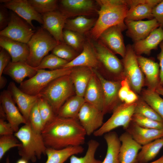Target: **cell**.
<instances>
[{
  "label": "cell",
  "mask_w": 163,
  "mask_h": 163,
  "mask_svg": "<svg viewBox=\"0 0 163 163\" xmlns=\"http://www.w3.org/2000/svg\"><path fill=\"white\" fill-rule=\"evenodd\" d=\"M41 134L47 148L56 149L82 145L87 135L78 120L57 115L45 125Z\"/></svg>",
  "instance_id": "obj_1"
},
{
  "label": "cell",
  "mask_w": 163,
  "mask_h": 163,
  "mask_svg": "<svg viewBox=\"0 0 163 163\" xmlns=\"http://www.w3.org/2000/svg\"><path fill=\"white\" fill-rule=\"evenodd\" d=\"M96 2L100 7L97 11L98 17L89 33L91 38L96 40L107 28L125 24L129 8L127 4H116L112 0H98Z\"/></svg>",
  "instance_id": "obj_2"
},
{
  "label": "cell",
  "mask_w": 163,
  "mask_h": 163,
  "mask_svg": "<svg viewBox=\"0 0 163 163\" xmlns=\"http://www.w3.org/2000/svg\"><path fill=\"white\" fill-rule=\"evenodd\" d=\"M14 134L22 144L18 148L21 158L35 162L41 158L42 154L46 155L47 148L41 133L34 131L28 121Z\"/></svg>",
  "instance_id": "obj_3"
},
{
  "label": "cell",
  "mask_w": 163,
  "mask_h": 163,
  "mask_svg": "<svg viewBox=\"0 0 163 163\" xmlns=\"http://www.w3.org/2000/svg\"><path fill=\"white\" fill-rule=\"evenodd\" d=\"M74 87L70 75H65L52 81L38 95L48 101L57 115L61 106L73 94Z\"/></svg>",
  "instance_id": "obj_4"
},
{
  "label": "cell",
  "mask_w": 163,
  "mask_h": 163,
  "mask_svg": "<svg viewBox=\"0 0 163 163\" xmlns=\"http://www.w3.org/2000/svg\"><path fill=\"white\" fill-rule=\"evenodd\" d=\"M59 43L43 28H39L27 44L30 53L26 62L33 67H37L43 59Z\"/></svg>",
  "instance_id": "obj_5"
},
{
  "label": "cell",
  "mask_w": 163,
  "mask_h": 163,
  "mask_svg": "<svg viewBox=\"0 0 163 163\" xmlns=\"http://www.w3.org/2000/svg\"><path fill=\"white\" fill-rule=\"evenodd\" d=\"M73 68H62L54 70H37L33 77L23 81L19 88L30 95H38L40 91L50 82L62 76L69 75Z\"/></svg>",
  "instance_id": "obj_6"
},
{
  "label": "cell",
  "mask_w": 163,
  "mask_h": 163,
  "mask_svg": "<svg viewBox=\"0 0 163 163\" xmlns=\"http://www.w3.org/2000/svg\"><path fill=\"white\" fill-rule=\"evenodd\" d=\"M122 61L123 78L126 79L133 91L140 93L144 83V77L138 62L137 56L131 45L126 46L125 55Z\"/></svg>",
  "instance_id": "obj_7"
},
{
  "label": "cell",
  "mask_w": 163,
  "mask_h": 163,
  "mask_svg": "<svg viewBox=\"0 0 163 163\" xmlns=\"http://www.w3.org/2000/svg\"><path fill=\"white\" fill-rule=\"evenodd\" d=\"M136 105V102L118 105L113 110L111 117L94 133L93 135L100 136L120 126L126 130L131 121Z\"/></svg>",
  "instance_id": "obj_8"
},
{
  "label": "cell",
  "mask_w": 163,
  "mask_h": 163,
  "mask_svg": "<svg viewBox=\"0 0 163 163\" xmlns=\"http://www.w3.org/2000/svg\"><path fill=\"white\" fill-rule=\"evenodd\" d=\"M7 26L0 31V36L27 44L35 32L24 20L14 12L10 13Z\"/></svg>",
  "instance_id": "obj_9"
},
{
  "label": "cell",
  "mask_w": 163,
  "mask_h": 163,
  "mask_svg": "<svg viewBox=\"0 0 163 163\" xmlns=\"http://www.w3.org/2000/svg\"><path fill=\"white\" fill-rule=\"evenodd\" d=\"M103 112L91 104L85 102L78 116V120L86 135H91L103 125Z\"/></svg>",
  "instance_id": "obj_10"
},
{
  "label": "cell",
  "mask_w": 163,
  "mask_h": 163,
  "mask_svg": "<svg viewBox=\"0 0 163 163\" xmlns=\"http://www.w3.org/2000/svg\"><path fill=\"white\" fill-rule=\"evenodd\" d=\"M126 29L125 24L110 27L104 31L98 40L114 53L123 58L126 53L122 31Z\"/></svg>",
  "instance_id": "obj_11"
},
{
  "label": "cell",
  "mask_w": 163,
  "mask_h": 163,
  "mask_svg": "<svg viewBox=\"0 0 163 163\" xmlns=\"http://www.w3.org/2000/svg\"><path fill=\"white\" fill-rule=\"evenodd\" d=\"M0 2L7 8L12 11L27 22L34 29L32 21L35 20L43 25L41 14L37 12L28 0H2Z\"/></svg>",
  "instance_id": "obj_12"
},
{
  "label": "cell",
  "mask_w": 163,
  "mask_h": 163,
  "mask_svg": "<svg viewBox=\"0 0 163 163\" xmlns=\"http://www.w3.org/2000/svg\"><path fill=\"white\" fill-rule=\"evenodd\" d=\"M68 18L93 14L97 10L94 2L91 0H62L59 10Z\"/></svg>",
  "instance_id": "obj_13"
},
{
  "label": "cell",
  "mask_w": 163,
  "mask_h": 163,
  "mask_svg": "<svg viewBox=\"0 0 163 163\" xmlns=\"http://www.w3.org/2000/svg\"><path fill=\"white\" fill-rule=\"evenodd\" d=\"M161 0H127L129 9L125 21H136L154 18L152 11Z\"/></svg>",
  "instance_id": "obj_14"
},
{
  "label": "cell",
  "mask_w": 163,
  "mask_h": 163,
  "mask_svg": "<svg viewBox=\"0 0 163 163\" xmlns=\"http://www.w3.org/2000/svg\"><path fill=\"white\" fill-rule=\"evenodd\" d=\"M92 70L99 80L102 90L104 99L103 112L104 114L113 111L118 105L116 103L121 86V82L107 80L104 78L97 69H92Z\"/></svg>",
  "instance_id": "obj_15"
},
{
  "label": "cell",
  "mask_w": 163,
  "mask_h": 163,
  "mask_svg": "<svg viewBox=\"0 0 163 163\" xmlns=\"http://www.w3.org/2000/svg\"><path fill=\"white\" fill-rule=\"evenodd\" d=\"M0 100L1 106L5 112L6 118L16 133L19 129L21 124H25L27 122L15 106L12 96L8 90L1 92Z\"/></svg>",
  "instance_id": "obj_16"
},
{
  "label": "cell",
  "mask_w": 163,
  "mask_h": 163,
  "mask_svg": "<svg viewBox=\"0 0 163 163\" xmlns=\"http://www.w3.org/2000/svg\"><path fill=\"white\" fill-rule=\"evenodd\" d=\"M41 15L43 28L58 43L64 42L63 32L67 18L57 10Z\"/></svg>",
  "instance_id": "obj_17"
},
{
  "label": "cell",
  "mask_w": 163,
  "mask_h": 163,
  "mask_svg": "<svg viewBox=\"0 0 163 163\" xmlns=\"http://www.w3.org/2000/svg\"><path fill=\"white\" fill-rule=\"evenodd\" d=\"M100 64L110 72L115 74H123L122 61L114 53L98 41L92 43Z\"/></svg>",
  "instance_id": "obj_18"
},
{
  "label": "cell",
  "mask_w": 163,
  "mask_h": 163,
  "mask_svg": "<svg viewBox=\"0 0 163 163\" xmlns=\"http://www.w3.org/2000/svg\"><path fill=\"white\" fill-rule=\"evenodd\" d=\"M126 34L135 42L142 40L160 26L155 18L147 21H125Z\"/></svg>",
  "instance_id": "obj_19"
},
{
  "label": "cell",
  "mask_w": 163,
  "mask_h": 163,
  "mask_svg": "<svg viewBox=\"0 0 163 163\" xmlns=\"http://www.w3.org/2000/svg\"><path fill=\"white\" fill-rule=\"evenodd\" d=\"M7 90L11 94L20 112L27 122L30 111L37 102L39 96L25 93L18 88L13 82L9 83Z\"/></svg>",
  "instance_id": "obj_20"
},
{
  "label": "cell",
  "mask_w": 163,
  "mask_h": 163,
  "mask_svg": "<svg viewBox=\"0 0 163 163\" xmlns=\"http://www.w3.org/2000/svg\"><path fill=\"white\" fill-rule=\"evenodd\" d=\"M99 65L93 43L88 40L85 41L81 53L63 68L81 66L97 69Z\"/></svg>",
  "instance_id": "obj_21"
},
{
  "label": "cell",
  "mask_w": 163,
  "mask_h": 163,
  "mask_svg": "<svg viewBox=\"0 0 163 163\" xmlns=\"http://www.w3.org/2000/svg\"><path fill=\"white\" fill-rule=\"evenodd\" d=\"M119 139L121 143L119 153L120 163H136L142 145L135 141L126 131L121 134Z\"/></svg>",
  "instance_id": "obj_22"
},
{
  "label": "cell",
  "mask_w": 163,
  "mask_h": 163,
  "mask_svg": "<svg viewBox=\"0 0 163 163\" xmlns=\"http://www.w3.org/2000/svg\"><path fill=\"white\" fill-rule=\"evenodd\" d=\"M137 60L145 76L148 89L155 91L160 85L159 65L153 60L141 55L137 56Z\"/></svg>",
  "instance_id": "obj_23"
},
{
  "label": "cell",
  "mask_w": 163,
  "mask_h": 163,
  "mask_svg": "<svg viewBox=\"0 0 163 163\" xmlns=\"http://www.w3.org/2000/svg\"><path fill=\"white\" fill-rule=\"evenodd\" d=\"M126 130L135 141L142 146L163 138V129L144 128L132 121Z\"/></svg>",
  "instance_id": "obj_24"
},
{
  "label": "cell",
  "mask_w": 163,
  "mask_h": 163,
  "mask_svg": "<svg viewBox=\"0 0 163 163\" xmlns=\"http://www.w3.org/2000/svg\"><path fill=\"white\" fill-rule=\"evenodd\" d=\"M0 46L10 54L11 62L27 61L30 53L27 44L0 36Z\"/></svg>",
  "instance_id": "obj_25"
},
{
  "label": "cell",
  "mask_w": 163,
  "mask_h": 163,
  "mask_svg": "<svg viewBox=\"0 0 163 163\" xmlns=\"http://www.w3.org/2000/svg\"><path fill=\"white\" fill-rule=\"evenodd\" d=\"M163 41V29L160 26L155 29L145 38L135 42L132 46L137 56L149 55L152 50L156 49Z\"/></svg>",
  "instance_id": "obj_26"
},
{
  "label": "cell",
  "mask_w": 163,
  "mask_h": 163,
  "mask_svg": "<svg viewBox=\"0 0 163 163\" xmlns=\"http://www.w3.org/2000/svg\"><path fill=\"white\" fill-rule=\"evenodd\" d=\"M37 70L26 62L11 61L4 70L3 73L10 76L16 82L21 83L27 77L30 78L37 73Z\"/></svg>",
  "instance_id": "obj_27"
},
{
  "label": "cell",
  "mask_w": 163,
  "mask_h": 163,
  "mask_svg": "<svg viewBox=\"0 0 163 163\" xmlns=\"http://www.w3.org/2000/svg\"><path fill=\"white\" fill-rule=\"evenodd\" d=\"M84 98L86 102L103 112L104 107L103 92L99 80L94 72L86 89Z\"/></svg>",
  "instance_id": "obj_28"
},
{
  "label": "cell",
  "mask_w": 163,
  "mask_h": 163,
  "mask_svg": "<svg viewBox=\"0 0 163 163\" xmlns=\"http://www.w3.org/2000/svg\"><path fill=\"white\" fill-rule=\"evenodd\" d=\"M93 74L92 69L85 67H73L69 75L76 95L84 97L86 89Z\"/></svg>",
  "instance_id": "obj_29"
},
{
  "label": "cell",
  "mask_w": 163,
  "mask_h": 163,
  "mask_svg": "<svg viewBox=\"0 0 163 163\" xmlns=\"http://www.w3.org/2000/svg\"><path fill=\"white\" fill-rule=\"evenodd\" d=\"M84 151L82 145L69 146L60 149L47 148L46 152L47 159L45 163H64L72 155L81 154Z\"/></svg>",
  "instance_id": "obj_30"
},
{
  "label": "cell",
  "mask_w": 163,
  "mask_h": 163,
  "mask_svg": "<svg viewBox=\"0 0 163 163\" xmlns=\"http://www.w3.org/2000/svg\"><path fill=\"white\" fill-rule=\"evenodd\" d=\"M107 148L105 157L101 163H120L119 153L121 142L117 134L111 131L104 135Z\"/></svg>",
  "instance_id": "obj_31"
},
{
  "label": "cell",
  "mask_w": 163,
  "mask_h": 163,
  "mask_svg": "<svg viewBox=\"0 0 163 163\" xmlns=\"http://www.w3.org/2000/svg\"><path fill=\"white\" fill-rule=\"evenodd\" d=\"M85 102L84 97L76 95L71 97L61 106L57 115L62 117L78 120L79 113Z\"/></svg>",
  "instance_id": "obj_32"
},
{
  "label": "cell",
  "mask_w": 163,
  "mask_h": 163,
  "mask_svg": "<svg viewBox=\"0 0 163 163\" xmlns=\"http://www.w3.org/2000/svg\"><path fill=\"white\" fill-rule=\"evenodd\" d=\"M97 20L83 15L78 16L73 19H67L64 28L84 35L93 28Z\"/></svg>",
  "instance_id": "obj_33"
},
{
  "label": "cell",
  "mask_w": 163,
  "mask_h": 163,
  "mask_svg": "<svg viewBox=\"0 0 163 163\" xmlns=\"http://www.w3.org/2000/svg\"><path fill=\"white\" fill-rule=\"evenodd\" d=\"M163 147V138L142 146L136 158V163H147L158 155Z\"/></svg>",
  "instance_id": "obj_34"
},
{
  "label": "cell",
  "mask_w": 163,
  "mask_h": 163,
  "mask_svg": "<svg viewBox=\"0 0 163 163\" xmlns=\"http://www.w3.org/2000/svg\"><path fill=\"white\" fill-rule=\"evenodd\" d=\"M100 144L94 139H91L88 142V148L85 155L80 157L73 155L70 158V163H101L102 161L97 159L95 154Z\"/></svg>",
  "instance_id": "obj_35"
},
{
  "label": "cell",
  "mask_w": 163,
  "mask_h": 163,
  "mask_svg": "<svg viewBox=\"0 0 163 163\" xmlns=\"http://www.w3.org/2000/svg\"><path fill=\"white\" fill-rule=\"evenodd\" d=\"M142 97L163 120V99L155 91L148 88L142 91Z\"/></svg>",
  "instance_id": "obj_36"
},
{
  "label": "cell",
  "mask_w": 163,
  "mask_h": 163,
  "mask_svg": "<svg viewBox=\"0 0 163 163\" xmlns=\"http://www.w3.org/2000/svg\"><path fill=\"white\" fill-rule=\"evenodd\" d=\"M63 38L64 43L77 51L82 50L85 41L84 35L67 29L63 30Z\"/></svg>",
  "instance_id": "obj_37"
},
{
  "label": "cell",
  "mask_w": 163,
  "mask_h": 163,
  "mask_svg": "<svg viewBox=\"0 0 163 163\" xmlns=\"http://www.w3.org/2000/svg\"><path fill=\"white\" fill-rule=\"evenodd\" d=\"M69 62L51 53L45 56L35 68L37 70L48 69L54 70L63 68Z\"/></svg>",
  "instance_id": "obj_38"
},
{
  "label": "cell",
  "mask_w": 163,
  "mask_h": 163,
  "mask_svg": "<svg viewBox=\"0 0 163 163\" xmlns=\"http://www.w3.org/2000/svg\"><path fill=\"white\" fill-rule=\"evenodd\" d=\"M134 113L163 122V120L161 117L142 99H139L136 102Z\"/></svg>",
  "instance_id": "obj_39"
},
{
  "label": "cell",
  "mask_w": 163,
  "mask_h": 163,
  "mask_svg": "<svg viewBox=\"0 0 163 163\" xmlns=\"http://www.w3.org/2000/svg\"><path fill=\"white\" fill-rule=\"evenodd\" d=\"M51 51L52 53L69 62L78 55L77 51L64 42L59 43Z\"/></svg>",
  "instance_id": "obj_40"
},
{
  "label": "cell",
  "mask_w": 163,
  "mask_h": 163,
  "mask_svg": "<svg viewBox=\"0 0 163 163\" xmlns=\"http://www.w3.org/2000/svg\"><path fill=\"white\" fill-rule=\"evenodd\" d=\"M35 10L42 14L57 10L58 6L56 0H28Z\"/></svg>",
  "instance_id": "obj_41"
},
{
  "label": "cell",
  "mask_w": 163,
  "mask_h": 163,
  "mask_svg": "<svg viewBox=\"0 0 163 163\" xmlns=\"http://www.w3.org/2000/svg\"><path fill=\"white\" fill-rule=\"evenodd\" d=\"M39 110L44 126L56 116L53 109L45 98L39 96L37 101Z\"/></svg>",
  "instance_id": "obj_42"
},
{
  "label": "cell",
  "mask_w": 163,
  "mask_h": 163,
  "mask_svg": "<svg viewBox=\"0 0 163 163\" xmlns=\"http://www.w3.org/2000/svg\"><path fill=\"white\" fill-rule=\"evenodd\" d=\"M1 136L0 137V159L10 149L21 147L22 144L14 134Z\"/></svg>",
  "instance_id": "obj_43"
},
{
  "label": "cell",
  "mask_w": 163,
  "mask_h": 163,
  "mask_svg": "<svg viewBox=\"0 0 163 163\" xmlns=\"http://www.w3.org/2000/svg\"><path fill=\"white\" fill-rule=\"evenodd\" d=\"M28 121L34 131L41 133L44 126L39 110L37 101L30 111Z\"/></svg>",
  "instance_id": "obj_44"
},
{
  "label": "cell",
  "mask_w": 163,
  "mask_h": 163,
  "mask_svg": "<svg viewBox=\"0 0 163 163\" xmlns=\"http://www.w3.org/2000/svg\"><path fill=\"white\" fill-rule=\"evenodd\" d=\"M131 121L141 127L148 129H163V122L134 113Z\"/></svg>",
  "instance_id": "obj_45"
},
{
  "label": "cell",
  "mask_w": 163,
  "mask_h": 163,
  "mask_svg": "<svg viewBox=\"0 0 163 163\" xmlns=\"http://www.w3.org/2000/svg\"><path fill=\"white\" fill-rule=\"evenodd\" d=\"M152 14L153 18L156 19L160 26L163 29V0L154 8Z\"/></svg>",
  "instance_id": "obj_46"
},
{
  "label": "cell",
  "mask_w": 163,
  "mask_h": 163,
  "mask_svg": "<svg viewBox=\"0 0 163 163\" xmlns=\"http://www.w3.org/2000/svg\"><path fill=\"white\" fill-rule=\"evenodd\" d=\"M10 14L3 5L0 6V30L5 29L8 24L10 20Z\"/></svg>",
  "instance_id": "obj_47"
},
{
  "label": "cell",
  "mask_w": 163,
  "mask_h": 163,
  "mask_svg": "<svg viewBox=\"0 0 163 163\" xmlns=\"http://www.w3.org/2000/svg\"><path fill=\"white\" fill-rule=\"evenodd\" d=\"M1 48L0 52V77L2 76L4 70L11 60L9 53L4 49Z\"/></svg>",
  "instance_id": "obj_48"
},
{
  "label": "cell",
  "mask_w": 163,
  "mask_h": 163,
  "mask_svg": "<svg viewBox=\"0 0 163 163\" xmlns=\"http://www.w3.org/2000/svg\"><path fill=\"white\" fill-rule=\"evenodd\" d=\"M131 90L130 87L127 80L126 78H123L121 82V86L118 93V97L120 100L124 102Z\"/></svg>",
  "instance_id": "obj_49"
},
{
  "label": "cell",
  "mask_w": 163,
  "mask_h": 163,
  "mask_svg": "<svg viewBox=\"0 0 163 163\" xmlns=\"http://www.w3.org/2000/svg\"><path fill=\"white\" fill-rule=\"evenodd\" d=\"M14 132L10 124L5 121L4 119H0V135L14 134Z\"/></svg>",
  "instance_id": "obj_50"
},
{
  "label": "cell",
  "mask_w": 163,
  "mask_h": 163,
  "mask_svg": "<svg viewBox=\"0 0 163 163\" xmlns=\"http://www.w3.org/2000/svg\"><path fill=\"white\" fill-rule=\"evenodd\" d=\"M161 49L160 53L157 56V58L159 62L160 70L159 72V85L163 86V41L159 44Z\"/></svg>",
  "instance_id": "obj_51"
},
{
  "label": "cell",
  "mask_w": 163,
  "mask_h": 163,
  "mask_svg": "<svg viewBox=\"0 0 163 163\" xmlns=\"http://www.w3.org/2000/svg\"><path fill=\"white\" fill-rule=\"evenodd\" d=\"M138 96L133 90H131L126 98L124 103L130 104L136 103L138 100Z\"/></svg>",
  "instance_id": "obj_52"
},
{
  "label": "cell",
  "mask_w": 163,
  "mask_h": 163,
  "mask_svg": "<svg viewBox=\"0 0 163 163\" xmlns=\"http://www.w3.org/2000/svg\"><path fill=\"white\" fill-rule=\"evenodd\" d=\"M7 82L6 78L3 76L0 77V88L2 89L5 86Z\"/></svg>",
  "instance_id": "obj_53"
},
{
  "label": "cell",
  "mask_w": 163,
  "mask_h": 163,
  "mask_svg": "<svg viewBox=\"0 0 163 163\" xmlns=\"http://www.w3.org/2000/svg\"><path fill=\"white\" fill-rule=\"evenodd\" d=\"M155 91L159 95L163 96V86H159L156 89Z\"/></svg>",
  "instance_id": "obj_54"
},
{
  "label": "cell",
  "mask_w": 163,
  "mask_h": 163,
  "mask_svg": "<svg viewBox=\"0 0 163 163\" xmlns=\"http://www.w3.org/2000/svg\"><path fill=\"white\" fill-rule=\"evenodd\" d=\"M147 163H163V155L157 160L153 161Z\"/></svg>",
  "instance_id": "obj_55"
},
{
  "label": "cell",
  "mask_w": 163,
  "mask_h": 163,
  "mask_svg": "<svg viewBox=\"0 0 163 163\" xmlns=\"http://www.w3.org/2000/svg\"><path fill=\"white\" fill-rule=\"evenodd\" d=\"M4 163H10L9 158L8 156L7 158L5 160V162Z\"/></svg>",
  "instance_id": "obj_56"
}]
</instances>
